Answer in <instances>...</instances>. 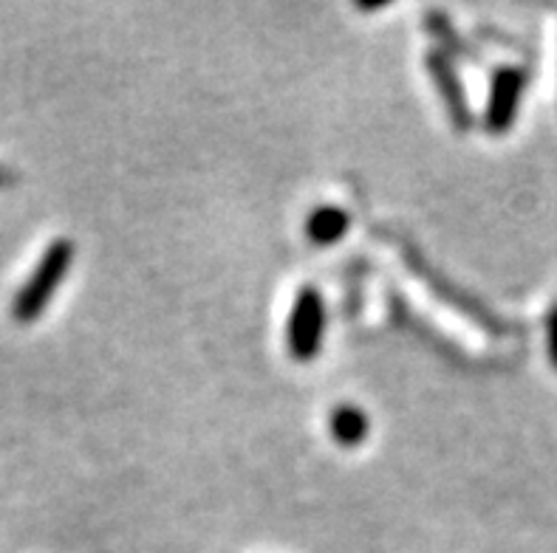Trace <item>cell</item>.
<instances>
[{
  "label": "cell",
  "instance_id": "ba28073f",
  "mask_svg": "<svg viewBox=\"0 0 557 553\" xmlns=\"http://www.w3.org/2000/svg\"><path fill=\"white\" fill-rule=\"evenodd\" d=\"M14 181H17V176H14L12 169L0 167V187H12Z\"/></svg>",
  "mask_w": 557,
  "mask_h": 553
},
{
  "label": "cell",
  "instance_id": "7a4b0ae2",
  "mask_svg": "<svg viewBox=\"0 0 557 553\" xmlns=\"http://www.w3.org/2000/svg\"><path fill=\"white\" fill-rule=\"evenodd\" d=\"M325 337V302L314 286H304L292 305L286 323V348L297 362H311L323 348Z\"/></svg>",
  "mask_w": 557,
  "mask_h": 553
},
{
  "label": "cell",
  "instance_id": "3957f363",
  "mask_svg": "<svg viewBox=\"0 0 557 553\" xmlns=\"http://www.w3.org/2000/svg\"><path fill=\"white\" fill-rule=\"evenodd\" d=\"M527 83H530V74L521 65H502V68H495L493 83H490L487 111H484V125H487L490 134L504 136L509 127L516 125Z\"/></svg>",
  "mask_w": 557,
  "mask_h": 553
},
{
  "label": "cell",
  "instance_id": "277c9868",
  "mask_svg": "<svg viewBox=\"0 0 557 553\" xmlns=\"http://www.w3.org/2000/svg\"><path fill=\"white\" fill-rule=\"evenodd\" d=\"M424 63H428V71H431L438 97L445 102L453 125L459 127V130H470L473 127V113H470V105H467L465 85H461L459 71L453 65V56L445 54V51H431V54L424 56Z\"/></svg>",
  "mask_w": 557,
  "mask_h": 553
},
{
  "label": "cell",
  "instance_id": "8992f818",
  "mask_svg": "<svg viewBox=\"0 0 557 553\" xmlns=\"http://www.w3.org/2000/svg\"><path fill=\"white\" fill-rule=\"evenodd\" d=\"M351 215L343 206H318L306 217V238L314 246H332L346 238Z\"/></svg>",
  "mask_w": 557,
  "mask_h": 553
},
{
  "label": "cell",
  "instance_id": "6da1fadb",
  "mask_svg": "<svg viewBox=\"0 0 557 553\" xmlns=\"http://www.w3.org/2000/svg\"><path fill=\"white\" fill-rule=\"evenodd\" d=\"M71 263H74V243L69 238H60L42 252V257L37 260L35 272L21 286V291L14 294L12 300V316L14 323L28 325L40 319L42 311L49 309L51 297L60 288V282L69 277Z\"/></svg>",
  "mask_w": 557,
  "mask_h": 553
},
{
  "label": "cell",
  "instance_id": "52a82bcc",
  "mask_svg": "<svg viewBox=\"0 0 557 553\" xmlns=\"http://www.w3.org/2000/svg\"><path fill=\"white\" fill-rule=\"evenodd\" d=\"M546 334H549L552 367H555V370H557V305L549 311V319H546Z\"/></svg>",
  "mask_w": 557,
  "mask_h": 553
},
{
  "label": "cell",
  "instance_id": "5b68a950",
  "mask_svg": "<svg viewBox=\"0 0 557 553\" xmlns=\"http://www.w3.org/2000/svg\"><path fill=\"white\" fill-rule=\"evenodd\" d=\"M368 432H371V420H368L366 410H360L357 404H339L329 413V435L339 447H360L368 441Z\"/></svg>",
  "mask_w": 557,
  "mask_h": 553
}]
</instances>
